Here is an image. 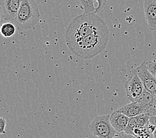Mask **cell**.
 Instances as JSON below:
<instances>
[{
  "instance_id": "cell-10",
  "label": "cell",
  "mask_w": 156,
  "mask_h": 138,
  "mask_svg": "<svg viewBox=\"0 0 156 138\" xmlns=\"http://www.w3.org/2000/svg\"><path fill=\"white\" fill-rule=\"evenodd\" d=\"M117 111L127 115L129 118L137 116L140 114H145V109L144 106L142 104L137 102H131V103L120 108Z\"/></svg>"
},
{
  "instance_id": "cell-12",
  "label": "cell",
  "mask_w": 156,
  "mask_h": 138,
  "mask_svg": "<svg viewBox=\"0 0 156 138\" xmlns=\"http://www.w3.org/2000/svg\"><path fill=\"white\" fill-rule=\"evenodd\" d=\"M17 27L12 22H6V23L2 24L1 26V32L2 35L5 38H10L12 37L16 32Z\"/></svg>"
},
{
  "instance_id": "cell-20",
  "label": "cell",
  "mask_w": 156,
  "mask_h": 138,
  "mask_svg": "<svg viewBox=\"0 0 156 138\" xmlns=\"http://www.w3.org/2000/svg\"><path fill=\"white\" fill-rule=\"evenodd\" d=\"M150 123L156 126V116H151L150 118ZM153 134H154V138H156V129Z\"/></svg>"
},
{
  "instance_id": "cell-2",
  "label": "cell",
  "mask_w": 156,
  "mask_h": 138,
  "mask_svg": "<svg viewBox=\"0 0 156 138\" xmlns=\"http://www.w3.org/2000/svg\"><path fill=\"white\" fill-rule=\"evenodd\" d=\"M108 41L109 29H106L73 41L66 43V45L77 57L83 59H90L101 53L107 47Z\"/></svg>"
},
{
  "instance_id": "cell-19",
  "label": "cell",
  "mask_w": 156,
  "mask_h": 138,
  "mask_svg": "<svg viewBox=\"0 0 156 138\" xmlns=\"http://www.w3.org/2000/svg\"><path fill=\"white\" fill-rule=\"evenodd\" d=\"M134 138H154V134L149 132H146L142 135L134 137Z\"/></svg>"
},
{
  "instance_id": "cell-6",
  "label": "cell",
  "mask_w": 156,
  "mask_h": 138,
  "mask_svg": "<svg viewBox=\"0 0 156 138\" xmlns=\"http://www.w3.org/2000/svg\"><path fill=\"white\" fill-rule=\"evenodd\" d=\"M144 85V88L156 97V77L147 68L146 62H144L134 70Z\"/></svg>"
},
{
  "instance_id": "cell-13",
  "label": "cell",
  "mask_w": 156,
  "mask_h": 138,
  "mask_svg": "<svg viewBox=\"0 0 156 138\" xmlns=\"http://www.w3.org/2000/svg\"><path fill=\"white\" fill-rule=\"evenodd\" d=\"M81 9L84 11V13H96L94 0H79Z\"/></svg>"
},
{
  "instance_id": "cell-5",
  "label": "cell",
  "mask_w": 156,
  "mask_h": 138,
  "mask_svg": "<svg viewBox=\"0 0 156 138\" xmlns=\"http://www.w3.org/2000/svg\"><path fill=\"white\" fill-rule=\"evenodd\" d=\"M125 88L126 95L131 102H136L145 90L140 78L134 71L128 77Z\"/></svg>"
},
{
  "instance_id": "cell-7",
  "label": "cell",
  "mask_w": 156,
  "mask_h": 138,
  "mask_svg": "<svg viewBox=\"0 0 156 138\" xmlns=\"http://www.w3.org/2000/svg\"><path fill=\"white\" fill-rule=\"evenodd\" d=\"M23 0H0L1 17L5 21L12 22L16 19Z\"/></svg>"
},
{
  "instance_id": "cell-16",
  "label": "cell",
  "mask_w": 156,
  "mask_h": 138,
  "mask_svg": "<svg viewBox=\"0 0 156 138\" xmlns=\"http://www.w3.org/2000/svg\"><path fill=\"white\" fill-rule=\"evenodd\" d=\"M95 2L98 3V6L96 7V13H98L101 12L104 7H105L107 0H94Z\"/></svg>"
},
{
  "instance_id": "cell-17",
  "label": "cell",
  "mask_w": 156,
  "mask_h": 138,
  "mask_svg": "<svg viewBox=\"0 0 156 138\" xmlns=\"http://www.w3.org/2000/svg\"><path fill=\"white\" fill-rule=\"evenodd\" d=\"M114 138H134V136L132 134L126 133L125 132H117Z\"/></svg>"
},
{
  "instance_id": "cell-3",
  "label": "cell",
  "mask_w": 156,
  "mask_h": 138,
  "mask_svg": "<svg viewBox=\"0 0 156 138\" xmlns=\"http://www.w3.org/2000/svg\"><path fill=\"white\" fill-rule=\"evenodd\" d=\"M40 17L39 7L35 0H23L19 12L12 23L18 30H29L37 25Z\"/></svg>"
},
{
  "instance_id": "cell-14",
  "label": "cell",
  "mask_w": 156,
  "mask_h": 138,
  "mask_svg": "<svg viewBox=\"0 0 156 138\" xmlns=\"http://www.w3.org/2000/svg\"><path fill=\"white\" fill-rule=\"evenodd\" d=\"M137 126V116L130 118H129V120L127 128H126V129H125L124 132L126 133L132 134V135L133 130Z\"/></svg>"
},
{
  "instance_id": "cell-15",
  "label": "cell",
  "mask_w": 156,
  "mask_h": 138,
  "mask_svg": "<svg viewBox=\"0 0 156 138\" xmlns=\"http://www.w3.org/2000/svg\"><path fill=\"white\" fill-rule=\"evenodd\" d=\"M146 65L149 71L156 77V58L150 62H146Z\"/></svg>"
},
{
  "instance_id": "cell-11",
  "label": "cell",
  "mask_w": 156,
  "mask_h": 138,
  "mask_svg": "<svg viewBox=\"0 0 156 138\" xmlns=\"http://www.w3.org/2000/svg\"><path fill=\"white\" fill-rule=\"evenodd\" d=\"M155 99L156 97L155 96H154L153 94H151L150 92L147 91L146 89H145L144 92L142 93V94L140 96V97L137 99L136 102L140 103V104H142L145 109V112H146V108L147 107H149L150 105H151L155 101Z\"/></svg>"
},
{
  "instance_id": "cell-1",
  "label": "cell",
  "mask_w": 156,
  "mask_h": 138,
  "mask_svg": "<svg viewBox=\"0 0 156 138\" xmlns=\"http://www.w3.org/2000/svg\"><path fill=\"white\" fill-rule=\"evenodd\" d=\"M106 29L108 27L105 21L97 13H83L74 18L66 29V43Z\"/></svg>"
},
{
  "instance_id": "cell-4",
  "label": "cell",
  "mask_w": 156,
  "mask_h": 138,
  "mask_svg": "<svg viewBox=\"0 0 156 138\" xmlns=\"http://www.w3.org/2000/svg\"><path fill=\"white\" fill-rule=\"evenodd\" d=\"M89 128L92 135L98 138H114L117 132L110 121V115H102L96 116Z\"/></svg>"
},
{
  "instance_id": "cell-8",
  "label": "cell",
  "mask_w": 156,
  "mask_h": 138,
  "mask_svg": "<svg viewBox=\"0 0 156 138\" xmlns=\"http://www.w3.org/2000/svg\"><path fill=\"white\" fill-rule=\"evenodd\" d=\"M144 9L150 30L156 33V0H144Z\"/></svg>"
},
{
  "instance_id": "cell-9",
  "label": "cell",
  "mask_w": 156,
  "mask_h": 138,
  "mask_svg": "<svg viewBox=\"0 0 156 138\" xmlns=\"http://www.w3.org/2000/svg\"><path fill=\"white\" fill-rule=\"evenodd\" d=\"M129 118L124 114L115 111L110 115L111 124L117 132H124L128 124Z\"/></svg>"
},
{
  "instance_id": "cell-18",
  "label": "cell",
  "mask_w": 156,
  "mask_h": 138,
  "mask_svg": "<svg viewBox=\"0 0 156 138\" xmlns=\"http://www.w3.org/2000/svg\"><path fill=\"white\" fill-rule=\"evenodd\" d=\"M6 120L3 118H0V133L5 134Z\"/></svg>"
}]
</instances>
